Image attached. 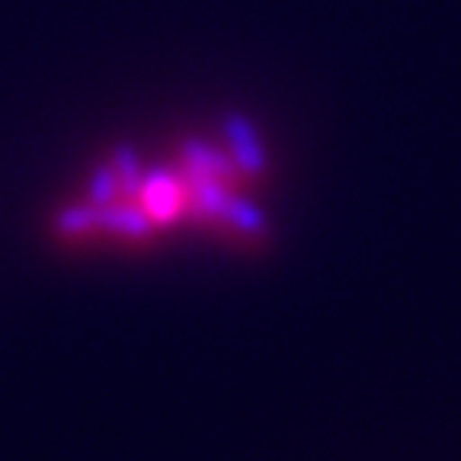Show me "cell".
<instances>
[{
	"label": "cell",
	"mask_w": 461,
	"mask_h": 461,
	"mask_svg": "<svg viewBox=\"0 0 461 461\" xmlns=\"http://www.w3.org/2000/svg\"><path fill=\"white\" fill-rule=\"evenodd\" d=\"M230 138H234V148H238V160L247 170H257L263 164V154H259V141L253 135V129H247L244 122H230Z\"/></svg>",
	"instance_id": "1"
}]
</instances>
